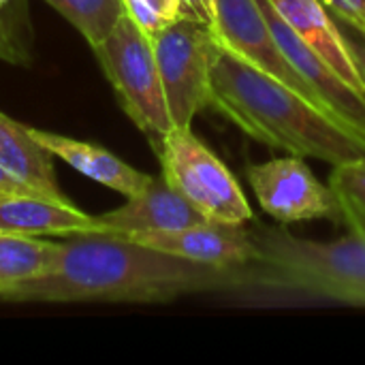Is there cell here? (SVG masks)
<instances>
[{"label": "cell", "mask_w": 365, "mask_h": 365, "mask_svg": "<svg viewBox=\"0 0 365 365\" xmlns=\"http://www.w3.org/2000/svg\"><path fill=\"white\" fill-rule=\"evenodd\" d=\"M235 284L237 267L220 269L154 250L124 235L90 231L66 235L47 274L2 291L0 299L167 304L184 295H225Z\"/></svg>", "instance_id": "cell-1"}, {"label": "cell", "mask_w": 365, "mask_h": 365, "mask_svg": "<svg viewBox=\"0 0 365 365\" xmlns=\"http://www.w3.org/2000/svg\"><path fill=\"white\" fill-rule=\"evenodd\" d=\"M210 107L250 139L299 158L340 165L365 158V135L227 49L212 66Z\"/></svg>", "instance_id": "cell-2"}, {"label": "cell", "mask_w": 365, "mask_h": 365, "mask_svg": "<svg viewBox=\"0 0 365 365\" xmlns=\"http://www.w3.org/2000/svg\"><path fill=\"white\" fill-rule=\"evenodd\" d=\"M255 257L237 267V284L225 293L244 304H342L365 308V240L295 237L282 227L250 229Z\"/></svg>", "instance_id": "cell-3"}, {"label": "cell", "mask_w": 365, "mask_h": 365, "mask_svg": "<svg viewBox=\"0 0 365 365\" xmlns=\"http://www.w3.org/2000/svg\"><path fill=\"white\" fill-rule=\"evenodd\" d=\"M92 51L126 115L148 135L154 150H158L163 139L173 130V122L167 109L152 38L126 13L111 34L101 45L92 47Z\"/></svg>", "instance_id": "cell-4"}, {"label": "cell", "mask_w": 365, "mask_h": 365, "mask_svg": "<svg viewBox=\"0 0 365 365\" xmlns=\"http://www.w3.org/2000/svg\"><path fill=\"white\" fill-rule=\"evenodd\" d=\"M156 154L167 184L210 222L246 225L252 220V207L235 175L192 128H173Z\"/></svg>", "instance_id": "cell-5"}, {"label": "cell", "mask_w": 365, "mask_h": 365, "mask_svg": "<svg viewBox=\"0 0 365 365\" xmlns=\"http://www.w3.org/2000/svg\"><path fill=\"white\" fill-rule=\"evenodd\" d=\"M150 38L173 128H190L195 115L210 107L220 45L207 24L190 17H178Z\"/></svg>", "instance_id": "cell-6"}, {"label": "cell", "mask_w": 365, "mask_h": 365, "mask_svg": "<svg viewBox=\"0 0 365 365\" xmlns=\"http://www.w3.org/2000/svg\"><path fill=\"white\" fill-rule=\"evenodd\" d=\"M246 175L263 212L280 225L302 220H331L342 225L334 190L329 184L319 182L304 158L289 154L263 165H250Z\"/></svg>", "instance_id": "cell-7"}, {"label": "cell", "mask_w": 365, "mask_h": 365, "mask_svg": "<svg viewBox=\"0 0 365 365\" xmlns=\"http://www.w3.org/2000/svg\"><path fill=\"white\" fill-rule=\"evenodd\" d=\"M214 11L216 15L212 32L222 49L231 51L255 68L276 77L284 86L293 88L308 101L323 107L312 88L302 79V75L289 64V60L280 51L257 0H214Z\"/></svg>", "instance_id": "cell-8"}, {"label": "cell", "mask_w": 365, "mask_h": 365, "mask_svg": "<svg viewBox=\"0 0 365 365\" xmlns=\"http://www.w3.org/2000/svg\"><path fill=\"white\" fill-rule=\"evenodd\" d=\"M289 64L312 88L323 107L365 135V96L357 94L278 13L272 0H257Z\"/></svg>", "instance_id": "cell-9"}, {"label": "cell", "mask_w": 365, "mask_h": 365, "mask_svg": "<svg viewBox=\"0 0 365 365\" xmlns=\"http://www.w3.org/2000/svg\"><path fill=\"white\" fill-rule=\"evenodd\" d=\"M124 237L154 250L220 269L244 267L255 257V242L244 225L201 222L175 231H150Z\"/></svg>", "instance_id": "cell-10"}, {"label": "cell", "mask_w": 365, "mask_h": 365, "mask_svg": "<svg viewBox=\"0 0 365 365\" xmlns=\"http://www.w3.org/2000/svg\"><path fill=\"white\" fill-rule=\"evenodd\" d=\"M98 220L105 233L115 235L175 231L190 225L210 222L178 190H173L163 175L154 178L143 192L126 199V203L118 210L98 216Z\"/></svg>", "instance_id": "cell-11"}, {"label": "cell", "mask_w": 365, "mask_h": 365, "mask_svg": "<svg viewBox=\"0 0 365 365\" xmlns=\"http://www.w3.org/2000/svg\"><path fill=\"white\" fill-rule=\"evenodd\" d=\"M90 231H103L98 216H88L71 201L41 195H0V233L66 237Z\"/></svg>", "instance_id": "cell-12"}, {"label": "cell", "mask_w": 365, "mask_h": 365, "mask_svg": "<svg viewBox=\"0 0 365 365\" xmlns=\"http://www.w3.org/2000/svg\"><path fill=\"white\" fill-rule=\"evenodd\" d=\"M289 26L357 92L365 96V81L351 56L336 17L321 0H272Z\"/></svg>", "instance_id": "cell-13"}, {"label": "cell", "mask_w": 365, "mask_h": 365, "mask_svg": "<svg viewBox=\"0 0 365 365\" xmlns=\"http://www.w3.org/2000/svg\"><path fill=\"white\" fill-rule=\"evenodd\" d=\"M30 135L43 148H47L56 158L64 160L81 175L124 195L126 199L143 192L154 182V175L130 167L128 163H124L122 158H118L115 154H111L109 150L101 145L64 137V135H56L49 130H38L32 126H30Z\"/></svg>", "instance_id": "cell-14"}, {"label": "cell", "mask_w": 365, "mask_h": 365, "mask_svg": "<svg viewBox=\"0 0 365 365\" xmlns=\"http://www.w3.org/2000/svg\"><path fill=\"white\" fill-rule=\"evenodd\" d=\"M51 158L53 154L30 135V126L0 111V165L34 192L56 201H68L58 186Z\"/></svg>", "instance_id": "cell-15"}, {"label": "cell", "mask_w": 365, "mask_h": 365, "mask_svg": "<svg viewBox=\"0 0 365 365\" xmlns=\"http://www.w3.org/2000/svg\"><path fill=\"white\" fill-rule=\"evenodd\" d=\"M60 255V242L0 233V293L47 274Z\"/></svg>", "instance_id": "cell-16"}, {"label": "cell", "mask_w": 365, "mask_h": 365, "mask_svg": "<svg viewBox=\"0 0 365 365\" xmlns=\"http://www.w3.org/2000/svg\"><path fill=\"white\" fill-rule=\"evenodd\" d=\"M62 17H66L90 47L101 45L122 15H126L124 0H45Z\"/></svg>", "instance_id": "cell-17"}, {"label": "cell", "mask_w": 365, "mask_h": 365, "mask_svg": "<svg viewBox=\"0 0 365 365\" xmlns=\"http://www.w3.org/2000/svg\"><path fill=\"white\" fill-rule=\"evenodd\" d=\"M329 188L340 203L342 225H346L353 235L365 240V158L334 165Z\"/></svg>", "instance_id": "cell-18"}, {"label": "cell", "mask_w": 365, "mask_h": 365, "mask_svg": "<svg viewBox=\"0 0 365 365\" xmlns=\"http://www.w3.org/2000/svg\"><path fill=\"white\" fill-rule=\"evenodd\" d=\"M124 4L148 36H154L182 15V0H124Z\"/></svg>", "instance_id": "cell-19"}, {"label": "cell", "mask_w": 365, "mask_h": 365, "mask_svg": "<svg viewBox=\"0 0 365 365\" xmlns=\"http://www.w3.org/2000/svg\"><path fill=\"white\" fill-rule=\"evenodd\" d=\"M327 11L338 19L365 30V0H321Z\"/></svg>", "instance_id": "cell-20"}, {"label": "cell", "mask_w": 365, "mask_h": 365, "mask_svg": "<svg viewBox=\"0 0 365 365\" xmlns=\"http://www.w3.org/2000/svg\"><path fill=\"white\" fill-rule=\"evenodd\" d=\"M338 24H340V30H342V34L346 38L351 56H353V60H355V64H357V68H359V73H361L365 81V30L364 28H355V26H351L346 21H338Z\"/></svg>", "instance_id": "cell-21"}, {"label": "cell", "mask_w": 365, "mask_h": 365, "mask_svg": "<svg viewBox=\"0 0 365 365\" xmlns=\"http://www.w3.org/2000/svg\"><path fill=\"white\" fill-rule=\"evenodd\" d=\"M0 60L11 62V64H30L32 62V53H28L11 34L9 30L0 24Z\"/></svg>", "instance_id": "cell-22"}, {"label": "cell", "mask_w": 365, "mask_h": 365, "mask_svg": "<svg viewBox=\"0 0 365 365\" xmlns=\"http://www.w3.org/2000/svg\"><path fill=\"white\" fill-rule=\"evenodd\" d=\"M214 0H182V15L180 17H190L197 21H203L212 28L214 24Z\"/></svg>", "instance_id": "cell-23"}, {"label": "cell", "mask_w": 365, "mask_h": 365, "mask_svg": "<svg viewBox=\"0 0 365 365\" xmlns=\"http://www.w3.org/2000/svg\"><path fill=\"white\" fill-rule=\"evenodd\" d=\"M0 195H38L0 165ZM43 197V195H41Z\"/></svg>", "instance_id": "cell-24"}]
</instances>
